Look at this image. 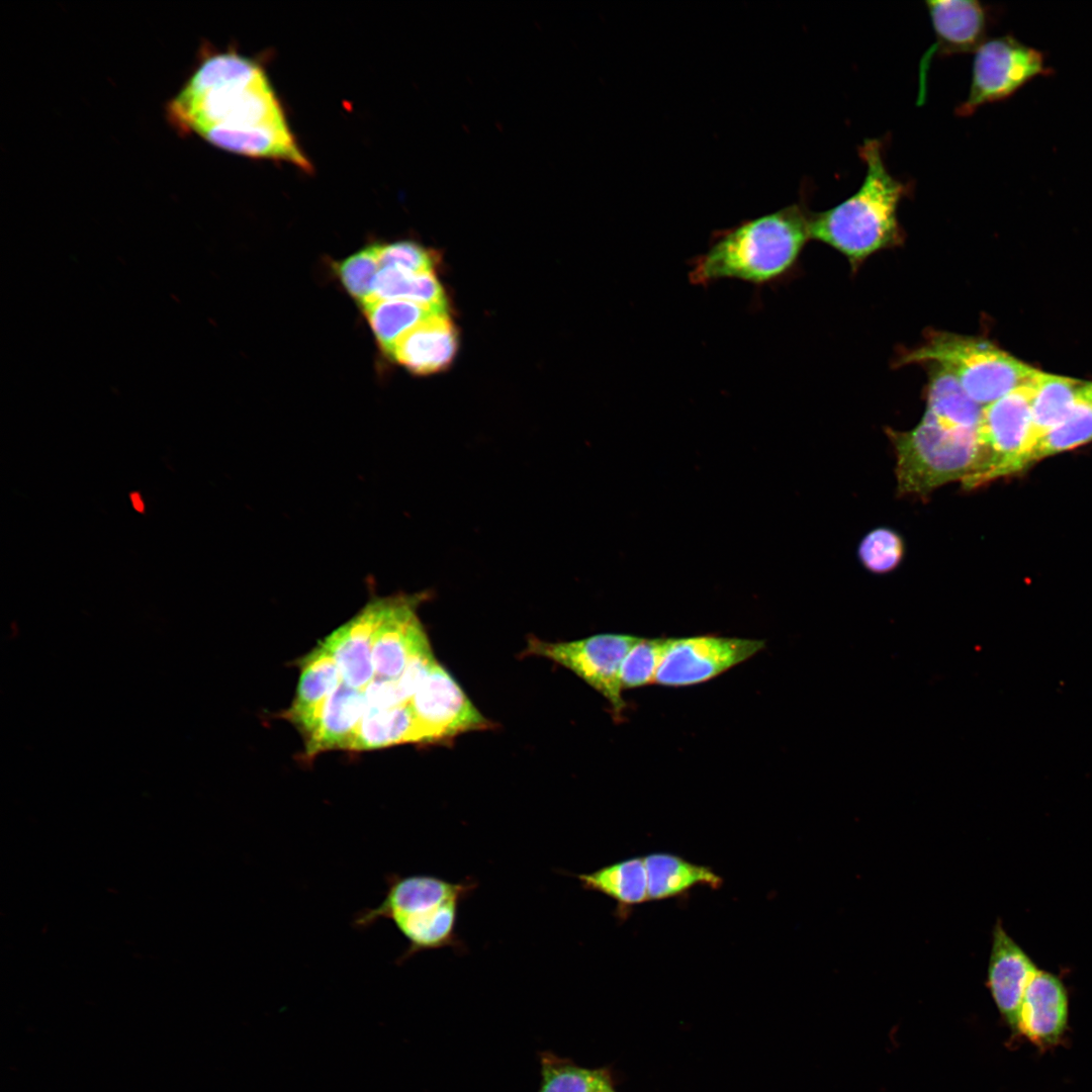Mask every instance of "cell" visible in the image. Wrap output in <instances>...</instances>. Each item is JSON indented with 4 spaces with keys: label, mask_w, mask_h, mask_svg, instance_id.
<instances>
[{
    "label": "cell",
    "mask_w": 1092,
    "mask_h": 1092,
    "mask_svg": "<svg viewBox=\"0 0 1092 1092\" xmlns=\"http://www.w3.org/2000/svg\"><path fill=\"white\" fill-rule=\"evenodd\" d=\"M935 42L920 65L919 100L925 95V75L931 57L976 52L986 40L991 22L990 9L975 0L927 1Z\"/></svg>",
    "instance_id": "cell-13"
},
{
    "label": "cell",
    "mask_w": 1092,
    "mask_h": 1092,
    "mask_svg": "<svg viewBox=\"0 0 1092 1092\" xmlns=\"http://www.w3.org/2000/svg\"><path fill=\"white\" fill-rule=\"evenodd\" d=\"M385 883L380 904L358 912L353 924L366 929L380 920L392 922L407 941L397 964L428 950L464 948L457 933L459 907L476 889V881L452 882L433 875L388 874Z\"/></svg>",
    "instance_id": "cell-4"
},
{
    "label": "cell",
    "mask_w": 1092,
    "mask_h": 1092,
    "mask_svg": "<svg viewBox=\"0 0 1092 1092\" xmlns=\"http://www.w3.org/2000/svg\"><path fill=\"white\" fill-rule=\"evenodd\" d=\"M362 692L368 706L391 708L406 704L399 694L395 679L373 677Z\"/></svg>",
    "instance_id": "cell-33"
},
{
    "label": "cell",
    "mask_w": 1092,
    "mask_h": 1092,
    "mask_svg": "<svg viewBox=\"0 0 1092 1092\" xmlns=\"http://www.w3.org/2000/svg\"><path fill=\"white\" fill-rule=\"evenodd\" d=\"M167 116L179 132L228 152L310 168L265 71L234 52L203 58L170 100Z\"/></svg>",
    "instance_id": "cell-1"
},
{
    "label": "cell",
    "mask_w": 1092,
    "mask_h": 1092,
    "mask_svg": "<svg viewBox=\"0 0 1092 1092\" xmlns=\"http://www.w3.org/2000/svg\"><path fill=\"white\" fill-rule=\"evenodd\" d=\"M666 639L640 638L628 651L621 666L623 689L640 688L654 682Z\"/></svg>",
    "instance_id": "cell-31"
},
{
    "label": "cell",
    "mask_w": 1092,
    "mask_h": 1092,
    "mask_svg": "<svg viewBox=\"0 0 1092 1092\" xmlns=\"http://www.w3.org/2000/svg\"><path fill=\"white\" fill-rule=\"evenodd\" d=\"M385 597L371 599L354 617L328 635L321 644L335 659L343 682L363 691L374 677L373 634Z\"/></svg>",
    "instance_id": "cell-14"
},
{
    "label": "cell",
    "mask_w": 1092,
    "mask_h": 1092,
    "mask_svg": "<svg viewBox=\"0 0 1092 1092\" xmlns=\"http://www.w3.org/2000/svg\"><path fill=\"white\" fill-rule=\"evenodd\" d=\"M1052 72L1041 51L1011 34L986 39L975 52L970 91L956 113L972 115L979 107L1008 99L1031 80Z\"/></svg>",
    "instance_id": "cell-8"
},
{
    "label": "cell",
    "mask_w": 1092,
    "mask_h": 1092,
    "mask_svg": "<svg viewBox=\"0 0 1092 1092\" xmlns=\"http://www.w3.org/2000/svg\"><path fill=\"white\" fill-rule=\"evenodd\" d=\"M399 299L447 311L444 288L434 272L412 273L392 267H381L373 288V300Z\"/></svg>",
    "instance_id": "cell-26"
},
{
    "label": "cell",
    "mask_w": 1092,
    "mask_h": 1092,
    "mask_svg": "<svg viewBox=\"0 0 1092 1092\" xmlns=\"http://www.w3.org/2000/svg\"><path fill=\"white\" fill-rule=\"evenodd\" d=\"M885 432L896 456L900 494L925 497L941 485L963 482L975 468L978 430L949 426L924 412L913 429Z\"/></svg>",
    "instance_id": "cell-6"
},
{
    "label": "cell",
    "mask_w": 1092,
    "mask_h": 1092,
    "mask_svg": "<svg viewBox=\"0 0 1092 1092\" xmlns=\"http://www.w3.org/2000/svg\"><path fill=\"white\" fill-rule=\"evenodd\" d=\"M596 1092H616L612 1078L603 1083Z\"/></svg>",
    "instance_id": "cell-34"
},
{
    "label": "cell",
    "mask_w": 1092,
    "mask_h": 1092,
    "mask_svg": "<svg viewBox=\"0 0 1092 1092\" xmlns=\"http://www.w3.org/2000/svg\"><path fill=\"white\" fill-rule=\"evenodd\" d=\"M428 597L427 592L385 597L373 634L374 677L396 679L402 673L417 638L425 632L417 610Z\"/></svg>",
    "instance_id": "cell-12"
},
{
    "label": "cell",
    "mask_w": 1092,
    "mask_h": 1092,
    "mask_svg": "<svg viewBox=\"0 0 1092 1092\" xmlns=\"http://www.w3.org/2000/svg\"><path fill=\"white\" fill-rule=\"evenodd\" d=\"M879 140L857 149L866 165L859 189L836 206L810 214L811 239L841 253L855 269L873 254L903 243L898 206L908 186L888 171Z\"/></svg>",
    "instance_id": "cell-3"
},
{
    "label": "cell",
    "mask_w": 1092,
    "mask_h": 1092,
    "mask_svg": "<svg viewBox=\"0 0 1092 1092\" xmlns=\"http://www.w3.org/2000/svg\"><path fill=\"white\" fill-rule=\"evenodd\" d=\"M132 502H133V504L135 506L136 511H142L143 510V505L141 503L142 500L140 499L138 494L132 495Z\"/></svg>",
    "instance_id": "cell-35"
},
{
    "label": "cell",
    "mask_w": 1092,
    "mask_h": 1092,
    "mask_svg": "<svg viewBox=\"0 0 1092 1092\" xmlns=\"http://www.w3.org/2000/svg\"><path fill=\"white\" fill-rule=\"evenodd\" d=\"M1036 971L1029 957L997 923L989 959L988 987L1000 1014L1014 1034L1018 1033L1020 1007L1026 987Z\"/></svg>",
    "instance_id": "cell-15"
},
{
    "label": "cell",
    "mask_w": 1092,
    "mask_h": 1092,
    "mask_svg": "<svg viewBox=\"0 0 1092 1092\" xmlns=\"http://www.w3.org/2000/svg\"><path fill=\"white\" fill-rule=\"evenodd\" d=\"M365 709L363 692L342 682L303 737L306 754L312 757L331 749H350Z\"/></svg>",
    "instance_id": "cell-19"
},
{
    "label": "cell",
    "mask_w": 1092,
    "mask_h": 1092,
    "mask_svg": "<svg viewBox=\"0 0 1092 1092\" xmlns=\"http://www.w3.org/2000/svg\"><path fill=\"white\" fill-rule=\"evenodd\" d=\"M643 858L652 901L679 897L697 886L719 889L723 882L711 868L672 853L656 852Z\"/></svg>",
    "instance_id": "cell-21"
},
{
    "label": "cell",
    "mask_w": 1092,
    "mask_h": 1092,
    "mask_svg": "<svg viewBox=\"0 0 1092 1092\" xmlns=\"http://www.w3.org/2000/svg\"><path fill=\"white\" fill-rule=\"evenodd\" d=\"M904 553L903 538L888 527H878L868 532L857 548L860 563L875 574H886L896 569Z\"/></svg>",
    "instance_id": "cell-29"
},
{
    "label": "cell",
    "mask_w": 1092,
    "mask_h": 1092,
    "mask_svg": "<svg viewBox=\"0 0 1092 1092\" xmlns=\"http://www.w3.org/2000/svg\"><path fill=\"white\" fill-rule=\"evenodd\" d=\"M1068 1017V994L1063 982L1051 973L1037 970L1022 999L1018 1033L1037 1046L1051 1048L1064 1035Z\"/></svg>",
    "instance_id": "cell-16"
},
{
    "label": "cell",
    "mask_w": 1092,
    "mask_h": 1092,
    "mask_svg": "<svg viewBox=\"0 0 1092 1092\" xmlns=\"http://www.w3.org/2000/svg\"><path fill=\"white\" fill-rule=\"evenodd\" d=\"M298 666L300 675L297 690L284 717L304 737L312 729L326 701L343 679L335 659L321 643L299 659Z\"/></svg>",
    "instance_id": "cell-18"
},
{
    "label": "cell",
    "mask_w": 1092,
    "mask_h": 1092,
    "mask_svg": "<svg viewBox=\"0 0 1092 1092\" xmlns=\"http://www.w3.org/2000/svg\"><path fill=\"white\" fill-rule=\"evenodd\" d=\"M1083 380L1037 370L1031 386V416L1036 441L1060 423L1081 399Z\"/></svg>",
    "instance_id": "cell-23"
},
{
    "label": "cell",
    "mask_w": 1092,
    "mask_h": 1092,
    "mask_svg": "<svg viewBox=\"0 0 1092 1092\" xmlns=\"http://www.w3.org/2000/svg\"><path fill=\"white\" fill-rule=\"evenodd\" d=\"M381 267H392L412 273L433 272L437 257L428 249L413 242L377 244Z\"/></svg>",
    "instance_id": "cell-32"
},
{
    "label": "cell",
    "mask_w": 1092,
    "mask_h": 1092,
    "mask_svg": "<svg viewBox=\"0 0 1092 1092\" xmlns=\"http://www.w3.org/2000/svg\"><path fill=\"white\" fill-rule=\"evenodd\" d=\"M896 364L936 365L950 373L983 407L1030 384L1037 372L988 340L933 330L925 334L920 346L903 353Z\"/></svg>",
    "instance_id": "cell-5"
},
{
    "label": "cell",
    "mask_w": 1092,
    "mask_h": 1092,
    "mask_svg": "<svg viewBox=\"0 0 1092 1092\" xmlns=\"http://www.w3.org/2000/svg\"><path fill=\"white\" fill-rule=\"evenodd\" d=\"M928 366L925 413L952 427L978 430L983 406L974 401L944 369Z\"/></svg>",
    "instance_id": "cell-22"
},
{
    "label": "cell",
    "mask_w": 1092,
    "mask_h": 1092,
    "mask_svg": "<svg viewBox=\"0 0 1092 1092\" xmlns=\"http://www.w3.org/2000/svg\"><path fill=\"white\" fill-rule=\"evenodd\" d=\"M640 637L625 634H598L569 642L528 640L525 653L548 658L577 674L599 692L620 715L625 709L622 697L621 666L625 656Z\"/></svg>",
    "instance_id": "cell-9"
},
{
    "label": "cell",
    "mask_w": 1092,
    "mask_h": 1092,
    "mask_svg": "<svg viewBox=\"0 0 1092 1092\" xmlns=\"http://www.w3.org/2000/svg\"><path fill=\"white\" fill-rule=\"evenodd\" d=\"M585 891L597 892L616 902L617 915L649 901L648 882L643 857H632L604 866L594 872L575 875Z\"/></svg>",
    "instance_id": "cell-20"
},
{
    "label": "cell",
    "mask_w": 1092,
    "mask_h": 1092,
    "mask_svg": "<svg viewBox=\"0 0 1092 1092\" xmlns=\"http://www.w3.org/2000/svg\"><path fill=\"white\" fill-rule=\"evenodd\" d=\"M764 647L757 639L702 635L669 638L654 682L664 687H687L708 681L749 659Z\"/></svg>",
    "instance_id": "cell-10"
},
{
    "label": "cell",
    "mask_w": 1092,
    "mask_h": 1092,
    "mask_svg": "<svg viewBox=\"0 0 1092 1092\" xmlns=\"http://www.w3.org/2000/svg\"><path fill=\"white\" fill-rule=\"evenodd\" d=\"M402 743H418L416 724L407 703L391 708L366 704L349 750H370Z\"/></svg>",
    "instance_id": "cell-24"
},
{
    "label": "cell",
    "mask_w": 1092,
    "mask_h": 1092,
    "mask_svg": "<svg viewBox=\"0 0 1092 1092\" xmlns=\"http://www.w3.org/2000/svg\"><path fill=\"white\" fill-rule=\"evenodd\" d=\"M1092 441V402L1079 399L1069 414L1035 443L1031 463Z\"/></svg>",
    "instance_id": "cell-28"
},
{
    "label": "cell",
    "mask_w": 1092,
    "mask_h": 1092,
    "mask_svg": "<svg viewBox=\"0 0 1092 1092\" xmlns=\"http://www.w3.org/2000/svg\"><path fill=\"white\" fill-rule=\"evenodd\" d=\"M809 239V212L791 204L714 233L708 249L690 260L689 279L701 286L724 279L777 284L793 272Z\"/></svg>",
    "instance_id": "cell-2"
},
{
    "label": "cell",
    "mask_w": 1092,
    "mask_h": 1092,
    "mask_svg": "<svg viewBox=\"0 0 1092 1092\" xmlns=\"http://www.w3.org/2000/svg\"><path fill=\"white\" fill-rule=\"evenodd\" d=\"M458 350V332L447 313L437 314L406 333L388 353L412 373L445 370Z\"/></svg>",
    "instance_id": "cell-17"
},
{
    "label": "cell",
    "mask_w": 1092,
    "mask_h": 1092,
    "mask_svg": "<svg viewBox=\"0 0 1092 1092\" xmlns=\"http://www.w3.org/2000/svg\"><path fill=\"white\" fill-rule=\"evenodd\" d=\"M979 451L965 489L978 488L1031 464L1036 443L1031 416V386H1021L983 407Z\"/></svg>",
    "instance_id": "cell-7"
},
{
    "label": "cell",
    "mask_w": 1092,
    "mask_h": 1092,
    "mask_svg": "<svg viewBox=\"0 0 1092 1092\" xmlns=\"http://www.w3.org/2000/svg\"><path fill=\"white\" fill-rule=\"evenodd\" d=\"M334 269L341 283L354 299L361 305L369 302L373 295L376 275L380 270L377 244L368 246L336 263Z\"/></svg>",
    "instance_id": "cell-30"
},
{
    "label": "cell",
    "mask_w": 1092,
    "mask_h": 1092,
    "mask_svg": "<svg viewBox=\"0 0 1092 1092\" xmlns=\"http://www.w3.org/2000/svg\"><path fill=\"white\" fill-rule=\"evenodd\" d=\"M407 705L415 720L418 743L445 740L489 726L456 680L438 662L421 681Z\"/></svg>",
    "instance_id": "cell-11"
},
{
    "label": "cell",
    "mask_w": 1092,
    "mask_h": 1092,
    "mask_svg": "<svg viewBox=\"0 0 1092 1092\" xmlns=\"http://www.w3.org/2000/svg\"><path fill=\"white\" fill-rule=\"evenodd\" d=\"M376 341L387 354L406 333L447 311L407 300H373L362 305Z\"/></svg>",
    "instance_id": "cell-25"
},
{
    "label": "cell",
    "mask_w": 1092,
    "mask_h": 1092,
    "mask_svg": "<svg viewBox=\"0 0 1092 1092\" xmlns=\"http://www.w3.org/2000/svg\"><path fill=\"white\" fill-rule=\"evenodd\" d=\"M541 1085L538 1092H596L611 1077L607 1069H588L569 1059L544 1052L540 1055Z\"/></svg>",
    "instance_id": "cell-27"
}]
</instances>
